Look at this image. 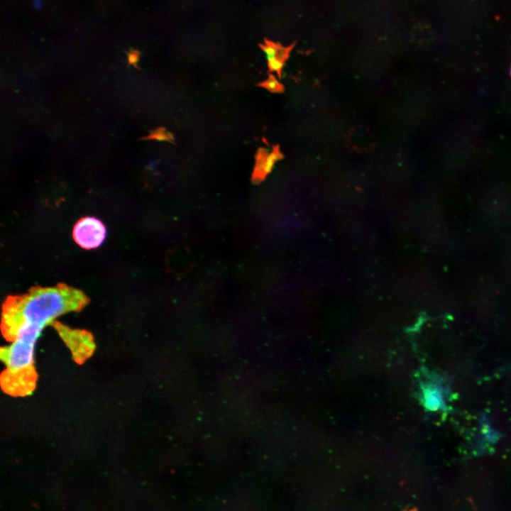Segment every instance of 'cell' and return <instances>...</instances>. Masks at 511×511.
<instances>
[{"instance_id": "cell-4", "label": "cell", "mask_w": 511, "mask_h": 511, "mask_svg": "<svg viewBox=\"0 0 511 511\" xmlns=\"http://www.w3.org/2000/svg\"><path fill=\"white\" fill-rule=\"evenodd\" d=\"M193 256L190 250L185 246H177L172 249L169 256V266L176 276L186 275L193 267Z\"/></svg>"}, {"instance_id": "cell-14", "label": "cell", "mask_w": 511, "mask_h": 511, "mask_svg": "<svg viewBox=\"0 0 511 511\" xmlns=\"http://www.w3.org/2000/svg\"><path fill=\"white\" fill-rule=\"evenodd\" d=\"M510 73H511V70H510Z\"/></svg>"}, {"instance_id": "cell-5", "label": "cell", "mask_w": 511, "mask_h": 511, "mask_svg": "<svg viewBox=\"0 0 511 511\" xmlns=\"http://www.w3.org/2000/svg\"><path fill=\"white\" fill-rule=\"evenodd\" d=\"M268 155L265 148H259L256 153V163L251 177V180L255 184L260 183L266 177L265 170Z\"/></svg>"}, {"instance_id": "cell-3", "label": "cell", "mask_w": 511, "mask_h": 511, "mask_svg": "<svg viewBox=\"0 0 511 511\" xmlns=\"http://www.w3.org/2000/svg\"><path fill=\"white\" fill-rule=\"evenodd\" d=\"M106 230L98 219L86 216L74 226L72 236L75 241L82 248L89 250L99 247L104 241Z\"/></svg>"}, {"instance_id": "cell-13", "label": "cell", "mask_w": 511, "mask_h": 511, "mask_svg": "<svg viewBox=\"0 0 511 511\" xmlns=\"http://www.w3.org/2000/svg\"><path fill=\"white\" fill-rule=\"evenodd\" d=\"M126 54L128 56V65H131L134 67L138 69L139 67H138L137 63L139 60L141 52L137 50L130 48L129 51L126 52Z\"/></svg>"}, {"instance_id": "cell-12", "label": "cell", "mask_w": 511, "mask_h": 511, "mask_svg": "<svg viewBox=\"0 0 511 511\" xmlns=\"http://www.w3.org/2000/svg\"><path fill=\"white\" fill-rule=\"evenodd\" d=\"M285 61L280 60L278 59H272L268 60V70L270 72H276L278 75H280L282 69L284 66Z\"/></svg>"}, {"instance_id": "cell-7", "label": "cell", "mask_w": 511, "mask_h": 511, "mask_svg": "<svg viewBox=\"0 0 511 511\" xmlns=\"http://www.w3.org/2000/svg\"><path fill=\"white\" fill-rule=\"evenodd\" d=\"M141 140H155L175 143V137L173 134L167 131L164 127H158L156 129L151 130L149 134L141 138Z\"/></svg>"}, {"instance_id": "cell-10", "label": "cell", "mask_w": 511, "mask_h": 511, "mask_svg": "<svg viewBox=\"0 0 511 511\" xmlns=\"http://www.w3.org/2000/svg\"><path fill=\"white\" fill-rule=\"evenodd\" d=\"M282 158V155L280 151L279 147H273V150L270 153H269L266 161L265 170L266 176L272 171L275 163Z\"/></svg>"}, {"instance_id": "cell-6", "label": "cell", "mask_w": 511, "mask_h": 511, "mask_svg": "<svg viewBox=\"0 0 511 511\" xmlns=\"http://www.w3.org/2000/svg\"><path fill=\"white\" fill-rule=\"evenodd\" d=\"M261 49L265 54L267 60L278 59L285 61L290 50V48H285L279 44L266 40L264 45H260Z\"/></svg>"}, {"instance_id": "cell-2", "label": "cell", "mask_w": 511, "mask_h": 511, "mask_svg": "<svg viewBox=\"0 0 511 511\" xmlns=\"http://www.w3.org/2000/svg\"><path fill=\"white\" fill-rule=\"evenodd\" d=\"M35 341L15 338L1 352L6 365L5 386L10 392H28L33 386Z\"/></svg>"}, {"instance_id": "cell-11", "label": "cell", "mask_w": 511, "mask_h": 511, "mask_svg": "<svg viewBox=\"0 0 511 511\" xmlns=\"http://www.w3.org/2000/svg\"><path fill=\"white\" fill-rule=\"evenodd\" d=\"M425 402L429 408H435L439 404L437 392L433 390H427L425 392Z\"/></svg>"}, {"instance_id": "cell-9", "label": "cell", "mask_w": 511, "mask_h": 511, "mask_svg": "<svg viewBox=\"0 0 511 511\" xmlns=\"http://www.w3.org/2000/svg\"><path fill=\"white\" fill-rule=\"evenodd\" d=\"M452 511H476V507L472 498L462 497L455 501Z\"/></svg>"}, {"instance_id": "cell-8", "label": "cell", "mask_w": 511, "mask_h": 511, "mask_svg": "<svg viewBox=\"0 0 511 511\" xmlns=\"http://www.w3.org/2000/svg\"><path fill=\"white\" fill-rule=\"evenodd\" d=\"M257 86L263 87L273 93H279L283 91L282 84L273 74H269L268 77L265 80L258 83Z\"/></svg>"}, {"instance_id": "cell-1", "label": "cell", "mask_w": 511, "mask_h": 511, "mask_svg": "<svg viewBox=\"0 0 511 511\" xmlns=\"http://www.w3.org/2000/svg\"><path fill=\"white\" fill-rule=\"evenodd\" d=\"M89 301L82 291L65 284L35 287L26 294L9 296L2 309L3 333L5 334L22 325L43 329L54 323L58 317L80 311Z\"/></svg>"}]
</instances>
